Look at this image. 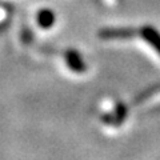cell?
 Masks as SVG:
<instances>
[{
	"label": "cell",
	"instance_id": "obj_1",
	"mask_svg": "<svg viewBox=\"0 0 160 160\" xmlns=\"http://www.w3.org/2000/svg\"><path fill=\"white\" fill-rule=\"evenodd\" d=\"M67 64L68 67L75 72H83L86 69V64H84L83 59L80 58V55L76 51H68L66 55Z\"/></svg>",
	"mask_w": 160,
	"mask_h": 160
},
{
	"label": "cell",
	"instance_id": "obj_2",
	"mask_svg": "<svg viewBox=\"0 0 160 160\" xmlns=\"http://www.w3.org/2000/svg\"><path fill=\"white\" fill-rule=\"evenodd\" d=\"M142 36L156 49L160 55V33L152 27H144L142 29Z\"/></svg>",
	"mask_w": 160,
	"mask_h": 160
},
{
	"label": "cell",
	"instance_id": "obj_3",
	"mask_svg": "<svg viewBox=\"0 0 160 160\" xmlns=\"http://www.w3.org/2000/svg\"><path fill=\"white\" fill-rule=\"evenodd\" d=\"M38 23L42 28H51L55 24V13L51 9H42L38 15Z\"/></svg>",
	"mask_w": 160,
	"mask_h": 160
},
{
	"label": "cell",
	"instance_id": "obj_4",
	"mask_svg": "<svg viewBox=\"0 0 160 160\" xmlns=\"http://www.w3.org/2000/svg\"><path fill=\"white\" fill-rule=\"evenodd\" d=\"M100 35L104 38H129L133 35V32L131 29H107Z\"/></svg>",
	"mask_w": 160,
	"mask_h": 160
}]
</instances>
